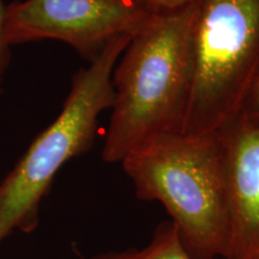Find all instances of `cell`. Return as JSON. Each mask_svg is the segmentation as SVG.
<instances>
[{
	"instance_id": "7a4b0ae2",
	"label": "cell",
	"mask_w": 259,
	"mask_h": 259,
	"mask_svg": "<svg viewBox=\"0 0 259 259\" xmlns=\"http://www.w3.org/2000/svg\"><path fill=\"white\" fill-rule=\"evenodd\" d=\"M120 163L137 198L167 210L192 259L225 258L228 204L218 132L157 136Z\"/></svg>"
},
{
	"instance_id": "ba28073f",
	"label": "cell",
	"mask_w": 259,
	"mask_h": 259,
	"mask_svg": "<svg viewBox=\"0 0 259 259\" xmlns=\"http://www.w3.org/2000/svg\"><path fill=\"white\" fill-rule=\"evenodd\" d=\"M238 118L253 124H259V71L242 102Z\"/></svg>"
},
{
	"instance_id": "9c48e42d",
	"label": "cell",
	"mask_w": 259,
	"mask_h": 259,
	"mask_svg": "<svg viewBox=\"0 0 259 259\" xmlns=\"http://www.w3.org/2000/svg\"><path fill=\"white\" fill-rule=\"evenodd\" d=\"M139 6L151 12H161L167 11V10H173L180 6H184L189 3H192L194 0H134Z\"/></svg>"
},
{
	"instance_id": "6da1fadb",
	"label": "cell",
	"mask_w": 259,
	"mask_h": 259,
	"mask_svg": "<svg viewBox=\"0 0 259 259\" xmlns=\"http://www.w3.org/2000/svg\"><path fill=\"white\" fill-rule=\"evenodd\" d=\"M198 0L154 12L132 35L112 74L114 99L102 158L120 163L149 139L184 132L194 80Z\"/></svg>"
},
{
	"instance_id": "5b68a950",
	"label": "cell",
	"mask_w": 259,
	"mask_h": 259,
	"mask_svg": "<svg viewBox=\"0 0 259 259\" xmlns=\"http://www.w3.org/2000/svg\"><path fill=\"white\" fill-rule=\"evenodd\" d=\"M151 12L134 0H15L4 5L6 47L65 42L89 63L115 38L134 35Z\"/></svg>"
},
{
	"instance_id": "8992f818",
	"label": "cell",
	"mask_w": 259,
	"mask_h": 259,
	"mask_svg": "<svg viewBox=\"0 0 259 259\" xmlns=\"http://www.w3.org/2000/svg\"><path fill=\"white\" fill-rule=\"evenodd\" d=\"M218 134L228 204L223 259H259V124L235 118Z\"/></svg>"
},
{
	"instance_id": "52a82bcc",
	"label": "cell",
	"mask_w": 259,
	"mask_h": 259,
	"mask_svg": "<svg viewBox=\"0 0 259 259\" xmlns=\"http://www.w3.org/2000/svg\"><path fill=\"white\" fill-rule=\"evenodd\" d=\"M83 259H192L180 240L173 222L163 221L153 233L151 240L141 248L109 251Z\"/></svg>"
},
{
	"instance_id": "30bf717a",
	"label": "cell",
	"mask_w": 259,
	"mask_h": 259,
	"mask_svg": "<svg viewBox=\"0 0 259 259\" xmlns=\"http://www.w3.org/2000/svg\"><path fill=\"white\" fill-rule=\"evenodd\" d=\"M3 12H4V5L0 2V93H2L3 77H4L10 61V48L6 47L4 41H3Z\"/></svg>"
},
{
	"instance_id": "3957f363",
	"label": "cell",
	"mask_w": 259,
	"mask_h": 259,
	"mask_svg": "<svg viewBox=\"0 0 259 259\" xmlns=\"http://www.w3.org/2000/svg\"><path fill=\"white\" fill-rule=\"evenodd\" d=\"M131 36L113 40L74 74L59 115L0 183V245L14 232L29 234L37 228L41 202L58 171L92 149L99 116L113 105V70Z\"/></svg>"
},
{
	"instance_id": "277c9868",
	"label": "cell",
	"mask_w": 259,
	"mask_h": 259,
	"mask_svg": "<svg viewBox=\"0 0 259 259\" xmlns=\"http://www.w3.org/2000/svg\"><path fill=\"white\" fill-rule=\"evenodd\" d=\"M259 71V0H198L194 80L183 134H216L238 118Z\"/></svg>"
}]
</instances>
